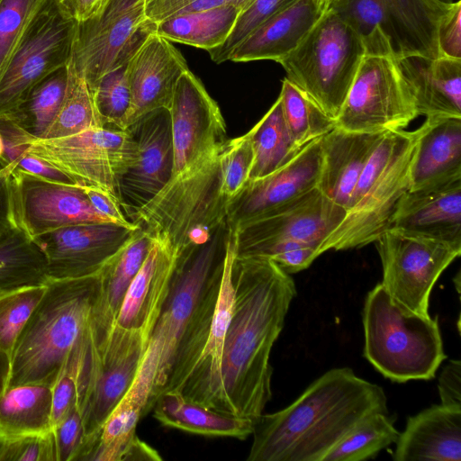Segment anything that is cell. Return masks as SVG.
<instances>
[{
	"label": "cell",
	"instance_id": "obj_39",
	"mask_svg": "<svg viewBox=\"0 0 461 461\" xmlns=\"http://www.w3.org/2000/svg\"><path fill=\"white\" fill-rule=\"evenodd\" d=\"M278 97L286 126L297 147L303 149L336 127L333 118L285 77Z\"/></svg>",
	"mask_w": 461,
	"mask_h": 461
},
{
	"label": "cell",
	"instance_id": "obj_50",
	"mask_svg": "<svg viewBox=\"0 0 461 461\" xmlns=\"http://www.w3.org/2000/svg\"><path fill=\"white\" fill-rule=\"evenodd\" d=\"M0 134L4 142V154L0 167L15 168L16 161L28 150L33 138L6 116L0 117Z\"/></svg>",
	"mask_w": 461,
	"mask_h": 461
},
{
	"label": "cell",
	"instance_id": "obj_32",
	"mask_svg": "<svg viewBox=\"0 0 461 461\" xmlns=\"http://www.w3.org/2000/svg\"><path fill=\"white\" fill-rule=\"evenodd\" d=\"M147 412V404L126 392L79 460H161L158 452L136 434L137 424Z\"/></svg>",
	"mask_w": 461,
	"mask_h": 461
},
{
	"label": "cell",
	"instance_id": "obj_53",
	"mask_svg": "<svg viewBox=\"0 0 461 461\" xmlns=\"http://www.w3.org/2000/svg\"><path fill=\"white\" fill-rule=\"evenodd\" d=\"M11 170L0 167V240L18 229L15 220Z\"/></svg>",
	"mask_w": 461,
	"mask_h": 461
},
{
	"label": "cell",
	"instance_id": "obj_51",
	"mask_svg": "<svg viewBox=\"0 0 461 461\" xmlns=\"http://www.w3.org/2000/svg\"><path fill=\"white\" fill-rule=\"evenodd\" d=\"M438 393L442 405L461 409V361L450 360L438 378Z\"/></svg>",
	"mask_w": 461,
	"mask_h": 461
},
{
	"label": "cell",
	"instance_id": "obj_47",
	"mask_svg": "<svg viewBox=\"0 0 461 461\" xmlns=\"http://www.w3.org/2000/svg\"><path fill=\"white\" fill-rule=\"evenodd\" d=\"M0 461H57L53 429L43 434L0 433Z\"/></svg>",
	"mask_w": 461,
	"mask_h": 461
},
{
	"label": "cell",
	"instance_id": "obj_29",
	"mask_svg": "<svg viewBox=\"0 0 461 461\" xmlns=\"http://www.w3.org/2000/svg\"><path fill=\"white\" fill-rule=\"evenodd\" d=\"M419 115L461 117V59L410 56L398 59Z\"/></svg>",
	"mask_w": 461,
	"mask_h": 461
},
{
	"label": "cell",
	"instance_id": "obj_26",
	"mask_svg": "<svg viewBox=\"0 0 461 461\" xmlns=\"http://www.w3.org/2000/svg\"><path fill=\"white\" fill-rule=\"evenodd\" d=\"M385 132H355L335 127L322 136V163L317 188L348 211L357 181Z\"/></svg>",
	"mask_w": 461,
	"mask_h": 461
},
{
	"label": "cell",
	"instance_id": "obj_31",
	"mask_svg": "<svg viewBox=\"0 0 461 461\" xmlns=\"http://www.w3.org/2000/svg\"><path fill=\"white\" fill-rule=\"evenodd\" d=\"M410 189L461 176V117H429L418 129Z\"/></svg>",
	"mask_w": 461,
	"mask_h": 461
},
{
	"label": "cell",
	"instance_id": "obj_25",
	"mask_svg": "<svg viewBox=\"0 0 461 461\" xmlns=\"http://www.w3.org/2000/svg\"><path fill=\"white\" fill-rule=\"evenodd\" d=\"M178 254L166 243L152 238L149 251L131 281L116 324L149 337L168 293Z\"/></svg>",
	"mask_w": 461,
	"mask_h": 461
},
{
	"label": "cell",
	"instance_id": "obj_7",
	"mask_svg": "<svg viewBox=\"0 0 461 461\" xmlns=\"http://www.w3.org/2000/svg\"><path fill=\"white\" fill-rule=\"evenodd\" d=\"M230 228L226 220L203 242L183 250L137 375L153 384L150 411L164 387L180 339L214 274L223 264Z\"/></svg>",
	"mask_w": 461,
	"mask_h": 461
},
{
	"label": "cell",
	"instance_id": "obj_30",
	"mask_svg": "<svg viewBox=\"0 0 461 461\" xmlns=\"http://www.w3.org/2000/svg\"><path fill=\"white\" fill-rule=\"evenodd\" d=\"M321 14L312 0H294L258 26L232 50L229 60L279 62L296 48Z\"/></svg>",
	"mask_w": 461,
	"mask_h": 461
},
{
	"label": "cell",
	"instance_id": "obj_52",
	"mask_svg": "<svg viewBox=\"0 0 461 461\" xmlns=\"http://www.w3.org/2000/svg\"><path fill=\"white\" fill-rule=\"evenodd\" d=\"M15 168L24 170L49 181L77 185L73 179L65 172L54 167L45 159L28 151L16 161Z\"/></svg>",
	"mask_w": 461,
	"mask_h": 461
},
{
	"label": "cell",
	"instance_id": "obj_3",
	"mask_svg": "<svg viewBox=\"0 0 461 461\" xmlns=\"http://www.w3.org/2000/svg\"><path fill=\"white\" fill-rule=\"evenodd\" d=\"M97 278L98 273L47 283L14 344L8 386H53L70 350L89 327Z\"/></svg>",
	"mask_w": 461,
	"mask_h": 461
},
{
	"label": "cell",
	"instance_id": "obj_33",
	"mask_svg": "<svg viewBox=\"0 0 461 461\" xmlns=\"http://www.w3.org/2000/svg\"><path fill=\"white\" fill-rule=\"evenodd\" d=\"M151 410L163 426L196 435L244 440L254 429L250 420L211 409L176 391L161 393Z\"/></svg>",
	"mask_w": 461,
	"mask_h": 461
},
{
	"label": "cell",
	"instance_id": "obj_61",
	"mask_svg": "<svg viewBox=\"0 0 461 461\" xmlns=\"http://www.w3.org/2000/svg\"><path fill=\"white\" fill-rule=\"evenodd\" d=\"M4 154V142H3V138L0 134V158H2Z\"/></svg>",
	"mask_w": 461,
	"mask_h": 461
},
{
	"label": "cell",
	"instance_id": "obj_49",
	"mask_svg": "<svg viewBox=\"0 0 461 461\" xmlns=\"http://www.w3.org/2000/svg\"><path fill=\"white\" fill-rule=\"evenodd\" d=\"M461 2H452L437 29L438 56L461 59Z\"/></svg>",
	"mask_w": 461,
	"mask_h": 461
},
{
	"label": "cell",
	"instance_id": "obj_20",
	"mask_svg": "<svg viewBox=\"0 0 461 461\" xmlns=\"http://www.w3.org/2000/svg\"><path fill=\"white\" fill-rule=\"evenodd\" d=\"M138 228L112 222L76 224L33 240L46 258L50 280L73 279L97 274Z\"/></svg>",
	"mask_w": 461,
	"mask_h": 461
},
{
	"label": "cell",
	"instance_id": "obj_19",
	"mask_svg": "<svg viewBox=\"0 0 461 461\" xmlns=\"http://www.w3.org/2000/svg\"><path fill=\"white\" fill-rule=\"evenodd\" d=\"M11 182L17 226L32 239L69 225L113 223L94 208L80 186L49 181L19 168L11 172Z\"/></svg>",
	"mask_w": 461,
	"mask_h": 461
},
{
	"label": "cell",
	"instance_id": "obj_11",
	"mask_svg": "<svg viewBox=\"0 0 461 461\" xmlns=\"http://www.w3.org/2000/svg\"><path fill=\"white\" fill-rule=\"evenodd\" d=\"M77 24L58 0H42L0 77V117L14 113L38 82L69 64Z\"/></svg>",
	"mask_w": 461,
	"mask_h": 461
},
{
	"label": "cell",
	"instance_id": "obj_57",
	"mask_svg": "<svg viewBox=\"0 0 461 461\" xmlns=\"http://www.w3.org/2000/svg\"><path fill=\"white\" fill-rule=\"evenodd\" d=\"M67 14L77 23L93 15L104 0H58Z\"/></svg>",
	"mask_w": 461,
	"mask_h": 461
},
{
	"label": "cell",
	"instance_id": "obj_5",
	"mask_svg": "<svg viewBox=\"0 0 461 461\" xmlns=\"http://www.w3.org/2000/svg\"><path fill=\"white\" fill-rule=\"evenodd\" d=\"M418 129L387 131L368 159L346 216L320 248L344 250L375 242L385 231L396 205L410 189Z\"/></svg>",
	"mask_w": 461,
	"mask_h": 461
},
{
	"label": "cell",
	"instance_id": "obj_42",
	"mask_svg": "<svg viewBox=\"0 0 461 461\" xmlns=\"http://www.w3.org/2000/svg\"><path fill=\"white\" fill-rule=\"evenodd\" d=\"M47 284L0 291V348L12 356L14 344L40 303Z\"/></svg>",
	"mask_w": 461,
	"mask_h": 461
},
{
	"label": "cell",
	"instance_id": "obj_60",
	"mask_svg": "<svg viewBox=\"0 0 461 461\" xmlns=\"http://www.w3.org/2000/svg\"><path fill=\"white\" fill-rule=\"evenodd\" d=\"M341 1L342 0H312L321 14H324L328 10L333 8Z\"/></svg>",
	"mask_w": 461,
	"mask_h": 461
},
{
	"label": "cell",
	"instance_id": "obj_8",
	"mask_svg": "<svg viewBox=\"0 0 461 461\" xmlns=\"http://www.w3.org/2000/svg\"><path fill=\"white\" fill-rule=\"evenodd\" d=\"M222 147L201 167L170 179L135 213L133 222L178 255L205 241L226 220L229 199L221 192Z\"/></svg>",
	"mask_w": 461,
	"mask_h": 461
},
{
	"label": "cell",
	"instance_id": "obj_54",
	"mask_svg": "<svg viewBox=\"0 0 461 461\" xmlns=\"http://www.w3.org/2000/svg\"><path fill=\"white\" fill-rule=\"evenodd\" d=\"M82 188L94 208L113 223L129 227L138 226L127 218L122 207L108 194L96 188Z\"/></svg>",
	"mask_w": 461,
	"mask_h": 461
},
{
	"label": "cell",
	"instance_id": "obj_36",
	"mask_svg": "<svg viewBox=\"0 0 461 461\" xmlns=\"http://www.w3.org/2000/svg\"><path fill=\"white\" fill-rule=\"evenodd\" d=\"M249 132L253 163L249 180L273 173L288 164L302 150L294 142L286 126L279 97Z\"/></svg>",
	"mask_w": 461,
	"mask_h": 461
},
{
	"label": "cell",
	"instance_id": "obj_41",
	"mask_svg": "<svg viewBox=\"0 0 461 461\" xmlns=\"http://www.w3.org/2000/svg\"><path fill=\"white\" fill-rule=\"evenodd\" d=\"M68 68V81L64 100L42 140L65 138L91 128L103 127L86 81L70 62Z\"/></svg>",
	"mask_w": 461,
	"mask_h": 461
},
{
	"label": "cell",
	"instance_id": "obj_13",
	"mask_svg": "<svg viewBox=\"0 0 461 461\" xmlns=\"http://www.w3.org/2000/svg\"><path fill=\"white\" fill-rule=\"evenodd\" d=\"M146 0H104L77 24L71 65L90 90L104 74L125 65L155 25L145 15Z\"/></svg>",
	"mask_w": 461,
	"mask_h": 461
},
{
	"label": "cell",
	"instance_id": "obj_10",
	"mask_svg": "<svg viewBox=\"0 0 461 461\" xmlns=\"http://www.w3.org/2000/svg\"><path fill=\"white\" fill-rule=\"evenodd\" d=\"M363 41L366 52L336 127L355 132L403 130L419 113L398 59L377 27Z\"/></svg>",
	"mask_w": 461,
	"mask_h": 461
},
{
	"label": "cell",
	"instance_id": "obj_22",
	"mask_svg": "<svg viewBox=\"0 0 461 461\" xmlns=\"http://www.w3.org/2000/svg\"><path fill=\"white\" fill-rule=\"evenodd\" d=\"M322 163L321 137L304 146L285 166L248 180L228 202L226 222L237 230L317 187Z\"/></svg>",
	"mask_w": 461,
	"mask_h": 461
},
{
	"label": "cell",
	"instance_id": "obj_48",
	"mask_svg": "<svg viewBox=\"0 0 461 461\" xmlns=\"http://www.w3.org/2000/svg\"><path fill=\"white\" fill-rule=\"evenodd\" d=\"M57 461L77 460L85 442V426L82 407L74 405L53 426Z\"/></svg>",
	"mask_w": 461,
	"mask_h": 461
},
{
	"label": "cell",
	"instance_id": "obj_24",
	"mask_svg": "<svg viewBox=\"0 0 461 461\" xmlns=\"http://www.w3.org/2000/svg\"><path fill=\"white\" fill-rule=\"evenodd\" d=\"M387 230L436 240L461 251V176L406 191Z\"/></svg>",
	"mask_w": 461,
	"mask_h": 461
},
{
	"label": "cell",
	"instance_id": "obj_44",
	"mask_svg": "<svg viewBox=\"0 0 461 461\" xmlns=\"http://www.w3.org/2000/svg\"><path fill=\"white\" fill-rule=\"evenodd\" d=\"M294 1L250 0L240 12L232 31L226 41L221 46L208 51L212 60L216 63L229 60L232 50L258 26Z\"/></svg>",
	"mask_w": 461,
	"mask_h": 461
},
{
	"label": "cell",
	"instance_id": "obj_34",
	"mask_svg": "<svg viewBox=\"0 0 461 461\" xmlns=\"http://www.w3.org/2000/svg\"><path fill=\"white\" fill-rule=\"evenodd\" d=\"M240 11L229 5L179 13L156 23L154 32L171 42L209 51L226 41Z\"/></svg>",
	"mask_w": 461,
	"mask_h": 461
},
{
	"label": "cell",
	"instance_id": "obj_2",
	"mask_svg": "<svg viewBox=\"0 0 461 461\" xmlns=\"http://www.w3.org/2000/svg\"><path fill=\"white\" fill-rule=\"evenodd\" d=\"M388 412L384 389L348 367L332 368L290 405L255 422L248 461H322L357 424Z\"/></svg>",
	"mask_w": 461,
	"mask_h": 461
},
{
	"label": "cell",
	"instance_id": "obj_55",
	"mask_svg": "<svg viewBox=\"0 0 461 461\" xmlns=\"http://www.w3.org/2000/svg\"><path fill=\"white\" fill-rule=\"evenodd\" d=\"M319 256L317 249L305 246L282 252L269 259L290 275L307 268Z\"/></svg>",
	"mask_w": 461,
	"mask_h": 461
},
{
	"label": "cell",
	"instance_id": "obj_18",
	"mask_svg": "<svg viewBox=\"0 0 461 461\" xmlns=\"http://www.w3.org/2000/svg\"><path fill=\"white\" fill-rule=\"evenodd\" d=\"M147 345L140 333L116 323L98 347L91 343V369L82 406L86 438L77 458L130 388Z\"/></svg>",
	"mask_w": 461,
	"mask_h": 461
},
{
	"label": "cell",
	"instance_id": "obj_46",
	"mask_svg": "<svg viewBox=\"0 0 461 461\" xmlns=\"http://www.w3.org/2000/svg\"><path fill=\"white\" fill-rule=\"evenodd\" d=\"M42 0H0V77Z\"/></svg>",
	"mask_w": 461,
	"mask_h": 461
},
{
	"label": "cell",
	"instance_id": "obj_35",
	"mask_svg": "<svg viewBox=\"0 0 461 461\" xmlns=\"http://www.w3.org/2000/svg\"><path fill=\"white\" fill-rule=\"evenodd\" d=\"M52 429L51 386L23 384L6 388L0 397V433L43 434Z\"/></svg>",
	"mask_w": 461,
	"mask_h": 461
},
{
	"label": "cell",
	"instance_id": "obj_59",
	"mask_svg": "<svg viewBox=\"0 0 461 461\" xmlns=\"http://www.w3.org/2000/svg\"><path fill=\"white\" fill-rule=\"evenodd\" d=\"M12 360L8 353L0 348V397L8 386Z\"/></svg>",
	"mask_w": 461,
	"mask_h": 461
},
{
	"label": "cell",
	"instance_id": "obj_1",
	"mask_svg": "<svg viewBox=\"0 0 461 461\" xmlns=\"http://www.w3.org/2000/svg\"><path fill=\"white\" fill-rule=\"evenodd\" d=\"M231 281L221 366L222 412L255 424L272 397L270 354L297 292L292 276L267 258L236 255Z\"/></svg>",
	"mask_w": 461,
	"mask_h": 461
},
{
	"label": "cell",
	"instance_id": "obj_38",
	"mask_svg": "<svg viewBox=\"0 0 461 461\" xmlns=\"http://www.w3.org/2000/svg\"><path fill=\"white\" fill-rule=\"evenodd\" d=\"M50 281L46 258L21 229L0 240V291Z\"/></svg>",
	"mask_w": 461,
	"mask_h": 461
},
{
	"label": "cell",
	"instance_id": "obj_27",
	"mask_svg": "<svg viewBox=\"0 0 461 461\" xmlns=\"http://www.w3.org/2000/svg\"><path fill=\"white\" fill-rule=\"evenodd\" d=\"M151 242L152 238L139 227L98 272L89 322L93 348L98 347L115 325L127 290L141 267Z\"/></svg>",
	"mask_w": 461,
	"mask_h": 461
},
{
	"label": "cell",
	"instance_id": "obj_56",
	"mask_svg": "<svg viewBox=\"0 0 461 461\" xmlns=\"http://www.w3.org/2000/svg\"><path fill=\"white\" fill-rule=\"evenodd\" d=\"M193 0H146L145 15L147 20L156 24L160 21L176 14Z\"/></svg>",
	"mask_w": 461,
	"mask_h": 461
},
{
	"label": "cell",
	"instance_id": "obj_43",
	"mask_svg": "<svg viewBox=\"0 0 461 461\" xmlns=\"http://www.w3.org/2000/svg\"><path fill=\"white\" fill-rule=\"evenodd\" d=\"M126 64L104 74L90 90L103 127L124 130L131 104Z\"/></svg>",
	"mask_w": 461,
	"mask_h": 461
},
{
	"label": "cell",
	"instance_id": "obj_12",
	"mask_svg": "<svg viewBox=\"0 0 461 461\" xmlns=\"http://www.w3.org/2000/svg\"><path fill=\"white\" fill-rule=\"evenodd\" d=\"M27 151L65 172L77 185L105 192L122 207L121 180L136 158L127 130L95 127L65 138L36 140Z\"/></svg>",
	"mask_w": 461,
	"mask_h": 461
},
{
	"label": "cell",
	"instance_id": "obj_6",
	"mask_svg": "<svg viewBox=\"0 0 461 461\" xmlns=\"http://www.w3.org/2000/svg\"><path fill=\"white\" fill-rule=\"evenodd\" d=\"M363 326L365 357L393 382L431 379L447 357L438 317L402 311L381 283L366 297Z\"/></svg>",
	"mask_w": 461,
	"mask_h": 461
},
{
	"label": "cell",
	"instance_id": "obj_40",
	"mask_svg": "<svg viewBox=\"0 0 461 461\" xmlns=\"http://www.w3.org/2000/svg\"><path fill=\"white\" fill-rule=\"evenodd\" d=\"M400 432L389 412L373 413L357 424L322 461H363L396 442Z\"/></svg>",
	"mask_w": 461,
	"mask_h": 461
},
{
	"label": "cell",
	"instance_id": "obj_21",
	"mask_svg": "<svg viewBox=\"0 0 461 461\" xmlns=\"http://www.w3.org/2000/svg\"><path fill=\"white\" fill-rule=\"evenodd\" d=\"M134 140L136 158L120 184L121 205L131 221L169 181L173 169L171 115L152 111L126 129Z\"/></svg>",
	"mask_w": 461,
	"mask_h": 461
},
{
	"label": "cell",
	"instance_id": "obj_4",
	"mask_svg": "<svg viewBox=\"0 0 461 461\" xmlns=\"http://www.w3.org/2000/svg\"><path fill=\"white\" fill-rule=\"evenodd\" d=\"M236 253L237 233L230 229L224 262L209 280L186 325L160 392H178L221 412V366L232 312L231 267Z\"/></svg>",
	"mask_w": 461,
	"mask_h": 461
},
{
	"label": "cell",
	"instance_id": "obj_15",
	"mask_svg": "<svg viewBox=\"0 0 461 461\" xmlns=\"http://www.w3.org/2000/svg\"><path fill=\"white\" fill-rule=\"evenodd\" d=\"M452 3V2H451ZM451 3L441 0H342L333 8L362 37L377 27L393 56L438 57L437 29Z\"/></svg>",
	"mask_w": 461,
	"mask_h": 461
},
{
	"label": "cell",
	"instance_id": "obj_17",
	"mask_svg": "<svg viewBox=\"0 0 461 461\" xmlns=\"http://www.w3.org/2000/svg\"><path fill=\"white\" fill-rule=\"evenodd\" d=\"M169 112L174 154L170 179H173L201 167L228 139L218 104L190 69L176 84Z\"/></svg>",
	"mask_w": 461,
	"mask_h": 461
},
{
	"label": "cell",
	"instance_id": "obj_9",
	"mask_svg": "<svg viewBox=\"0 0 461 461\" xmlns=\"http://www.w3.org/2000/svg\"><path fill=\"white\" fill-rule=\"evenodd\" d=\"M365 52L363 38L330 9L278 63L285 78L336 121Z\"/></svg>",
	"mask_w": 461,
	"mask_h": 461
},
{
	"label": "cell",
	"instance_id": "obj_16",
	"mask_svg": "<svg viewBox=\"0 0 461 461\" xmlns=\"http://www.w3.org/2000/svg\"><path fill=\"white\" fill-rule=\"evenodd\" d=\"M375 242L383 267L381 284L393 303L408 313L429 316L431 290L461 251L393 230L384 231Z\"/></svg>",
	"mask_w": 461,
	"mask_h": 461
},
{
	"label": "cell",
	"instance_id": "obj_58",
	"mask_svg": "<svg viewBox=\"0 0 461 461\" xmlns=\"http://www.w3.org/2000/svg\"><path fill=\"white\" fill-rule=\"evenodd\" d=\"M249 2L250 0H193L188 5L176 14L202 11L229 5L235 6L242 10Z\"/></svg>",
	"mask_w": 461,
	"mask_h": 461
},
{
	"label": "cell",
	"instance_id": "obj_14",
	"mask_svg": "<svg viewBox=\"0 0 461 461\" xmlns=\"http://www.w3.org/2000/svg\"><path fill=\"white\" fill-rule=\"evenodd\" d=\"M347 211L317 187L250 221L236 231L238 257L272 258L300 247L318 249Z\"/></svg>",
	"mask_w": 461,
	"mask_h": 461
},
{
	"label": "cell",
	"instance_id": "obj_23",
	"mask_svg": "<svg viewBox=\"0 0 461 461\" xmlns=\"http://www.w3.org/2000/svg\"><path fill=\"white\" fill-rule=\"evenodd\" d=\"M187 70L185 59L171 41L150 33L126 64L131 104L124 130L152 111L169 110L176 84Z\"/></svg>",
	"mask_w": 461,
	"mask_h": 461
},
{
	"label": "cell",
	"instance_id": "obj_45",
	"mask_svg": "<svg viewBox=\"0 0 461 461\" xmlns=\"http://www.w3.org/2000/svg\"><path fill=\"white\" fill-rule=\"evenodd\" d=\"M253 163L249 131L242 136L227 140L220 155L221 192L229 200L249 180Z\"/></svg>",
	"mask_w": 461,
	"mask_h": 461
},
{
	"label": "cell",
	"instance_id": "obj_37",
	"mask_svg": "<svg viewBox=\"0 0 461 461\" xmlns=\"http://www.w3.org/2000/svg\"><path fill=\"white\" fill-rule=\"evenodd\" d=\"M68 81V66L56 69L38 82L16 110L6 117L34 140L44 139L62 104Z\"/></svg>",
	"mask_w": 461,
	"mask_h": 461
},
{
	"label": "cell",
	"instance_id": "obj_28",
	"mask_svg": "<svg viewBox=\"0 0 461 461\" xmlns=\"http://www.w3.org/2000/svg\"><path fill=\"white\" fill-rule=\"evenodd\" d=\"M394 461H460L461 409L433 405L408 418Z\"/></svg>",
	"mask_w": 461,
	"mask_h": 461
}]
</instances>
